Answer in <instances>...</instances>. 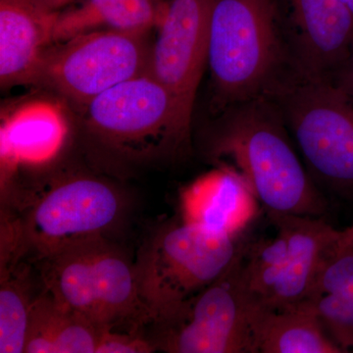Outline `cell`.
Masks as SVG:
<instances>
[{
  "instance_id": "obj_17",
  "label": "cell",
  "mask_w": 353,
  "mask_h": 353,
  "mask_svg": "<svg viewBox=\"0 0 353 353\" xmlns=\"http://www.w3.org/2000/svg\"><path fill=\"white\" fill-rule=\"evenodd\" d=\"M104 331L43 289L32 301L24 352L97 353Z\"/></svg>"
},
{
  "instance_id": "obj_9",
  "label": "cell",
  "mask_w": 353,
  "mask_h": 353,
  "mask_svg": "<svg viewBox=\"0 0 353 353\" xmlns=\"http://www.w3.org/2000/svg\"><path fill=\"white\" fill-rule=\"evenodd\" d=\"M248 239L226 271L185 303L175 319L154 325L150 341L168 353H256L254 299L245 273Z\"/></svg>"
},
{
  "instance_id": "obj_20",
  "label": "cell",
  "mask_w": 353,
  "mask_h": 353,
  "mask_svg": "<svg viewBox=\"0 0 353 353\" xmlns=\"http://www.w3.org/2000/svg\"><path fill=\"white\" fill-rule=\"evenodd\" d=\"M321 294H331L353 301L352 248H345L336 243L327 255L310 299Z\"/></svg>"
},
{
  "instance_id": "obj_3",
  "label": "cell",
  "mask_w": 353,
  "mask_h": 353,
  "mask_svg": "<svg viewBox=\"0 0 353 353\" xmlns=\"http://www.w3.org/2000/svg\"><path fill=\"white\" fill-rule=\"evenodd\" d=\"M85 108L90 145L108 170L162 161L190 145L192 119L148 74L111 88Z\"/></svg>"
},
{
  "instance_id": "obj_8",
  "label": "cell",
  "mask_w": 353,
  "mask_h": 353,
  "mask_svg": "<svg viewBox=\"0 0 353 353\" xmlns=\"http://www.w3.org/2000/svg\"><path fill=\"white\" fill-rule=\"evenodd\" d=\"M148 34L97 30L51 43L29 83L85 108L111 88L148 74L153 43Z\"/></svg>"
},
{
  "instance_id": "obj_1",
  "label": "cell",
  "mask_w": 353,
  "mask_h": 353,
  "mask_svg": "<svg viewBox=\"0 0 353 353\" xmlns=\"http://www.w3.org/2000/svg\"><path fill=\"white\" fill-rule=\"evenodd\" d=\"M209 143L211 157L230 159L265 210L320 217L327 201L294 150L284 117L272 97L226 109Z\"/></svg>"
},
{
  "instance_id": "obj_7",
  "label": "cell",
  "mask_w": 353,
  "mask_h": 353,
  "mask_svg": "<svg viewBox=\"0 0 353 353\" xmlns=\"http://www.w3.org/2000/svg\"><path fill=\"white\" fill-rule=\"evenodd\" d=\"M313 180L353 194V99L331 81L290 76L272 95Z\"/></svg>"
},
{
  "instance_id": "obj_5",
  "label": "cell",
  "mask_w": 353,
  "mask_h": 353,
  "mask_svg": "<svg viewBox=\"0 0 353 353\" xmlns=\"http://www.w3.org/2000/svg\"><path fill=\"white\" fill-rule=\"evenodd\" d=\"M245 238L170 223L141 245L134 262L139 296L150 324L170 322L192 296L220 277Z\"/></svg>"
},
{
  "instance_id": "obj_18",
  "label": "cell",
  "mask_w": 353,
  "mask_h": 353,
  "mask_svg": "<svg viewBox=\"0 0 353 353\" xmlns=\"http://www.w3.org/2000/svg\"><path fill=\"white\" fill-rule=\"evenodd\" d=\"M18 250H1L0 352L23 353L32 301V271Z\"/></svg>"
},
{
  "instance_id": "obj_24",
  "label": "cell",
  "mask_w": 353,
  "mask_h": 353,
  "mask_svg": "<svg viewBox=\"0 0 353 353\" xmlns=\"http://www.w3.org/2000/svg\"><path fill=\"white\" fill-rule=\"evenodd\" d=\"M338 245L345 246V248H353V229L347 228V229L341 231L340 239H339Z\"/></svg>"
},
{
  "instance_id": "obj_11",
  "label": "cell",
  "mask_w": 353,
  "mask_h": 353,
  "mask_svg": "<svg viewBox=\"0 0 353 353\" xmlns=\"http://www.w3.org/2000/svg\"><path fill=\"white\" fill-rule=\"evenodd\" d=\"M211 0H167L157 27L148 74L164 85L192 119L208 66Z\"/></svg>"
},
{
  "instance_id": "obj_13",
  "label": "cell",
  "mask_w": 353,
  "mask_h": 353,
  "mask_svg": "<svg viewBox=\"0 0 353 353\" xmlns=\"http://www.w3.org/2000/svg\"><path fill=\"white\" fill-rule=\"evenodd\" d=\"M259 201L241 172L228 163L199 176L181 194L182 221L226 236L245 234Z\"/></svg>"
},
{
  "instance_id": "obj_14",
  "label": "cell",
  "mask_w": 353,
  "mask_h": 353,
  "mask_svg": "<svg viewBox=\"0 0 353 353\" xmlns=\"http://www.w3.org/2000/svg\"><path fill=\"white\" fill-rule=\"evenodd\" d=\"M57 13L41 0H0V83H29L50 44Z\"/></svg>"
},
{
  "instance_id": "obj_6",
  "label": "cell",
  "mask_w": 353,
  "mask_h": 353,
  "mask_svg": "<svg viewBox=\"0 0 353 353\" xmlns=\"http://www.w3.org/2000/svg\"><path fill=\"white\" fill-rule=\"evenodd\" d=\"M28 199L15 220L34 261L82 241L110 239L131 208L129 194L113 181L81 172L52 179Z\"/></svg>"
},
{
  "instance_id": "obj_10",
  "label": "cell",
  "mask_w": 353,
  "mask_h": 353,
  "mask_svg": "<svg viewBox=\"0 0 353 353\" xmlns=\"http://www.w3.org/2000/svg\"><path fill=\"white\" fill-rule=\"evenodd\" d=\"M292 74L331 81L353 46V13L341 0H278Z\"/></svg>"
},
{
  "instance_id": "obj_22",
  "label": "cell",
  "mask_w": 353,
  "mask_h": 353,
  "mask_svg": "<svg viewBox=\"0 0 353 353\" xmlns=\"http://www.w3.org/2000/svg\"><path fill=\"white\" fill-rule=\"evenodd\" d=\"M333 83L353 99V46L347 62L334 79Z\"/></svg>"
},
{
  "instance_id": "obj_12",
  "label": "cell",
  "mask_w": 353,
  "mask_h": 353,
  "mask_svg": "<svg viewBox=\"0 0 353 353\" xmlns=\"http://www.w3.org/2000/svg\"><path fill=\"white\" fill-rule=\"evenodd\" d=\"M266 212L275 229L285 234L289 256L270 294L255 303L271 309L292 307L312 296L322 265L341 231L320 217Z\"/></svg>"
},
{
  "instance_id": "obj_23",
  "label": "cell",
  "mask_w": 353,
  "mask_h": 353,
  "mask_svg": "<svg viewBox=\"0 0 353 353\" xmlns=\"http://www.w3.org/2000/svg\"><path fill=\"white\" fill-rule=\"evenodd\" d=\"M80 1H82V0H41V3L48 10L55 13L60 12V11L64 10V9L68 8V7Z\"/></svg>"
},
{
  "instance_id": "obj_4",
  "label": "cell",
  "mask_w": 353,
  "mask_h": 353,
  "mask_svg": "<svg viewBox=\"0 0 353 353\" xmlns=\"http://www.w3.org/2000/svg\"><path fill=\"white\" fill-rule=\"evenodd\" d=\"M37 262L43 289L94 326L136 332L150 323L134 263L110 239L75 243Z\"/></svg>"
},
{
  "instance_id": "obj_25",
  "label": "cell",
  "mask_w": 353,
  "mask_h": 353,
  "mask_svg": "<svg viewBox=\"0 0 353 353\" xmlns=\"http://www.w3.org/2000/svg\"><path fill=\"white\" fill-rule=\"evenodd\" d=\"M341 1H343L353 13V0H341Z\"/></svg>"
},
{
  "instance_id": "obj_15",
  "label": "cell",
  "mask_w": 353,
  "mask_h": 353,
  "mask_svg": "<svg viewBox=\"0 0 353 353\" xmlns=\"http://www.w3.org/2000/svg\"><path fill=\"white\" fill-rule=\"evenodd\" d=\"M252 324L256 353L343 352L325 331L312 299L284 309L254 301Z\"/></svg>"
},
{
  "instance_id": "obj_26",
  "label": "cell",
  "mask_w": 353,
  "mask_h": 353,
  "mask_svg": "<svg viewBox=\"0 0 353 353\" xmlns=\"http://www.w3.org/2000/svg\"><path fill=\"white\" fill-rule=\"evenodd\" d=\"M348 228H350V229H353V224L352 225V226H350Z\"/></svg>"
},
{
  "instance_id": "obj_21",
  "label": "cell",
  "mask_w": 353,
  "mask_h": 353,
  "mask_svg": "<svg viewBox=\"0 0 353 353\" xmlns=\"http://www.w3.org/2000/svg\"><path fill=\"white\" fill-rule=\"evenodd\" d=\"M157 352L148 336L106 330L102 333L97 353H150Z\"/></svg>"
},
{
  "instance_id": "obj_19",
  "label": "cell",
  "mask_w": 353,
  "mask_h": 353,
  "mask_svg": "<svg viewBox=\"0 0 353 353\" xmlns=\"http://www.w3.org/2000/svg\"><path fill=\"white\" fill-rule=\"evenodd\" d=\"M316 311L329 338L343 352H353V301L321 294L312 297Z\"/></svg>"
},
{
  "instance_id": "obj_16",
  "label": "cell",
  "mask_w": 353,
  "mask_h": 353,
  "mask_svg": "<svg viewBox=\"0 0 353 353\" xmlns=\"http://www.w3.org/2000/svg\"><path fill=\"white\" fill-rule=\"evenodd\" d=\"M167 0H82L57 13L50 44L97 30L150 32Z\"/></svg>"
},
{
  "instance_id": "obj_2",
  "label": "cell",
  "mask_w": 353,
  "mask_h": 353,
  "mask_svg": "<svg viewBox=\"0 0 353 353\" xmlns=\"http://www.w3.org/2000/svg\"><path fill=\"white\" fill-rule=\"evenodd\" d=\"M208 66L218 108L275 94L292 73L278 0H211Z\"/></svg>"
}]
</instances>
